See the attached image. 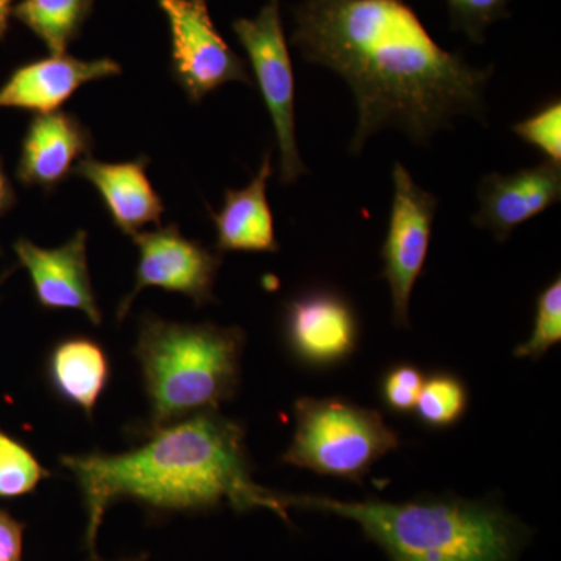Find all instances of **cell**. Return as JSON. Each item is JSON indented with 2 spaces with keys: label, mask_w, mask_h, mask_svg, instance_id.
Masks as SVG:
<instances>
[{
  "label": "cell",
  "mask_w": 561,
  "mask_h": 561,
  "mask_svg": "<svg viewBox=\"0 0 561 561\" xmlns=\"http://www.w3.org/2000/svg\"><path fill=\"white\" fill-rule=\"evenodd\" d=\"M291 16L290 43L302 60L331 69L353 91L351 153L387 127L426 146L457 116L485 124L493 66L478 69L443 49L405 0H302Z\"/></svg>",
  "instance_id": "6da1fadb"
},
{
  "label": "cell",
  "mask_w": 561,
  "mask_h": 561,
  "mask_svg": "<svg viewBox=\"0 0 561 561\" xmlns=\"http://www.w3.org/2000/svg\"><path fill=\"white\" fill-rule=\"evenodd\" d=\"M147 442L122 454L62 456L87 512L88 552L95 549L110 505L135 501L153 513H202L230 505L236 512L267 508L289 523L284 493L254 482L245 427L219 411L203 412L147 432Z\"/></svg>",
  "instance_id": "7a4b0ae2"
},
{
  "label": "cell",
  "mask_w": 561,
  "mask_h": 561,
  "mask_svg": "<svg viewBox=\"0 0 561 561\" xmlns=\"http://www.w3.org/2000/svg\"><path fill=\"white\" fill-rule=\"evenodd\" d=\"M289 508L350 519L390 561H516L529 530L491 501L420 497L405 502L339 501L284 494Z\"/></svg>",
  "instance_id": "3957f363"
},
{
  "label": "cell",
  "mask_w": 561,
  "mask_h": 561,
  "mask_svg": "<svg viewBox=\"0 0 561 561\" xmlns=\"http://www.w3.org/2000/svg\"><path fill=\"white\" fill-rule=\"evenodd\" d=\"M245 332L214 323H176L146 313L135 354L150 404L144 432L219 411L241 383Z\"/></svg>",
  "instance_id": "277c9868"
},
{
  "label": "cell",
  "mask_w": 561,
  "mask_h": 561,
  "mask_svg": "<svg viewBox=\"0 0 561 561\" xmlns=\"http://www.w3.org/2000/svg\"><path fill=\"white\" fill-rule=\"evenodd\" d=\"M294 416V437L280 461L328 478L362 483L376 461L401 445L381 413L343 398H298Z\"/></svg>",
  "instance_id": "5b68a950"
},
{
  "label": "cell",
  "mask_w": 561,
  "mask_h": 561,
  "mask_svg": "<svg viewBox=\"0 0 561 561\" xmlns=\"http://www.w3.org/2000/svg\"><path fill=\"white\" fill-rule=\"evenodd\" d=\"M238 36L253 68L262 101L271 114L279 149V183L291 186L308 173L298 151L295 76L289 44L280 21L279 0H268L253 20H236Z\"/></svg>",
  "instance_id": "8992f818"
},
{
  "label": "cell",
  "mask_w": 561,
  "mask_h": 561,
  "mask_svg": "<svg viewBox=\"0 0 561 561\" xmlns=\"http://www.w3.org/2000/svg\"><path fill=\"white\" fill-rule=\"evenodd\" d=\"M391 180L393 201L381 247V278L389 283L394 327L409 328L412 291L426 265L438 198L419 186L400 161L394 162Z\"/></svg>",
  "instance_id": "52a82bcc"
},
{
  "label": "cell",
  "mask_w": 561,
  "mask_h": 561,
  "mask_svg": "<svg viewBox=\"0 0 561 561\" xmlns=\"http://www.w3.org/2000/svg\"><path fill=\"white\" fill-rule=\"evenodd\" d=\"M158 5L171 28L173 79L192 103L230 81L253 87L247 62L217 31L206 0H158Z\"/></svg>",
  "instance_id": "ba28073f"
},
{
  "label": "cell",
  "mask_w": 561,
  "mask_h": 561,
  "mask_svg": "<svg viewBox=\"0 0 561 561\" xmlns=\"http://www.w3.org/2000/svg\"><path fill=\"white\" fill-rule=\"evenodd\" d=\"M131 239L138 247L139 262L135 286L117 309L119 323L130 312L139 291L147 287L186 295L195 306L216 302L214 284L224 254L187 239L175 224L158 227L154 231L136 232Z\"/></svg>",
  "instance_id": "9c48e42d"
},
{
  "label": "cell",
  "mask_w": 561,
  "mask_h": 561,
  "mask_svg": "<svg viewBox=\"0 0 561 561\" xmlns=\"http://www.w3.org/2000/svg\"><path fill=\"white\" fill-rule=\"evenodd\" d=\"M283 332L295 360L313 370H328L356 353L360 320L341 291L311 287L284 306Z\"/></svg>",
  "instance_id": "30bf717a"
},
{
  "label": "cell",
  "mask_w": 561,
  "mask_h": 561,
  "mask_svg": "<svg viewBox=\"0 0 561 561\" xmlns=\"http://www.w3.org/2000/svg\"><path fill=\"white\" fill-rule=\"evenodd\" d=\"M88 232L80 230L57 249H43L28 239H18L13 249L31 275L36 301L44 311H79L95 327L102 311L88 267Z\"/></svg>",
  "instance_id": "8fae6325"
},
{
  "label": "cell",
  "mask_w": 561,
  "mask_h": 561,
  "mask_svg": "<svg viewBox=\"0 0 561 561\" xmlns=\"http://www.w3.org/2000/svg\"><path fill=\"white\" fill-rule=\"evenodd\" d=\"M561 198V164L545 161L513 173H489L478 190L472 224L505 242L523 224L540 216Z\"/></svg>",
  "instance_id": "7c38bea8"
},
{
  "label": "cell",
  "mask_w": 561,
  "mask_h": 561,
  "mask_svg": "<svg viewBox=\"0 0 561 561\" xmlns=\"http://www.w3.org/2000/svg\"><path fill=\"white\" fill-rule=\"evenodd\" d=\"M113 58L80 60L72 55H49L11 70L0 87V108L47 114L58 111L84 84L121 76Z\"/></svg>",
  "instance_id": "4fadbf2b"
},
{
  "label": "cell",
  "mask_w": 561,
  "mask_h": 561,
  "mask_svg": "<svg viewBox=\"0 0 561 561\" xmlns=\"http://www.w3.org/2000/svg\"><path fill=\"white\" fill-rule=\"evenodd\" d=\"M92 147V133L76 114L61 110L36 114L22 139L16 179L22 186L51 194Z\"/></svg>",
  "instance_id": "5bb4252c"
},
{
  "label": "cell",
  "mask_w": 561,
  "mask_h": 561,
  "mask_svg": "<svg viewBox=\"0 0 561 561\" xmlns=\"http://www.w3.org/2000/svg\"><path fill=\"white\" fill-rule=\"evenodd\" d=\"M149 158L135 161L103 162L91 154L81 158L72 175L90 181L101 194L111 220L125 236H135L140 228L154 224L161 227L164 203L147 176Z\"/></svg>",
  "instance_id": "9a60e30c"
},
{
  "label": "cell",
  "mask_w": 561,
  "mask_h": 561,
  "mask_svg": "<svg viewBox=\"0 0 561 561\" xmlns=\"http://www.w3.org/2000/svg\"><path fill=\"white\" fill-rule=\"evenodd\" d=\"M273 173L272 150L265 151L260 171L241 191H225L219 213L209 209L216 227L219 253H278L275 220L268 205L267 187Z\"/></svg>",
  "instance_id": "2e32d148"
},
{
  "label": "cell",
  "mask_w": 561,
  "mask_h": 561,
  "mask_svg": "<svg viewBox=\"0 0 561 561\" xmlns=\"http://www.w3.org/2000/svg\"><path fill=\"white\" fill-rule=\"evenodd\" d=\"M46 368L55 393L92 419L111 376L101 343L83 335L65 339L51 348Z\"/></svg>",
  "instance_id": "e0dca14e"
},
{
  "label": "cell",
  "mask_w": 561,
  "mask_h": 561,
  "mask_svg": "<svg viewBox=\"0 0 561 561\" xmlns=\"http://www.w3.org/2000/svg\"><path fill=\"white\" fill-rule=\"evenodd\" d=\"M92 10L94 0H21L11 16L43 41L50 55H65Z\"/></svg>",
  "instance_id": "ac0fdd59"
},
{
  "label": "cell",
  "mask_w": 561,
  "mask_h": 561,
  "mask_svg": "<svg viewBox=\"0 0 561 561\" xmlns=\"http://www.w3.org/2000/svg\"><path fill=\"white\" fill-rule=\"evenodd\" d=\"M470 405V391L459 376L434 371L424 376L413 415L427 430L442 431L456 426Z\"/></svg>",
  "instance_id": "d6986e66"
},
{
  "label": "cell",
  "mask_w": 561,
  "mask_h": 561,
  "mask_svg": "<svg viewBox=\"0 0 561 561\" xmlns=\"http://www.w3.org/2000/svg\"><path fill=\"white\" fill-rule=\"evenodd\" d=\"M47 478L50 471L39 463L35 454L0 430V500L31 494Z\"/></svg>",
  "instance_id": "ffe728a7"
},
{
  "label": "cell",
  "mask_w": 561,
  "mask_h": 561,
  "mask_svg": "<svg viewBox=\"0 0 561 561\" xmlns=\"http://www.w3.org/2000/svg\"><path fill=\"white\" fill-rule=\"evenodd\" d=\"M561 341V278L557 276L538 294L535 301L534 330L530 337L516 346L519 359L540 360Z\"/></svg>",
  "instance_id": "44dd1931"
},
{
  "label": "cell",
  "mask_w": 561,
  "mask_h": 561,
  "mask_svg": "<svg viewBox=\"0 0 561 561\" xmlns=\"http://www.w3.org/2000/svg\"><path fill=\"white\" fill-rule=\"evenodd\" d=\"M512 131L527 146L540 151L546 161L561 164V101L551 99L529 117L513 124Z\"/></svg>",
  "instance_id": "7402d4cb"
},
{
  "label": "cell",
  "mask_w": 561,
  "mask_h": 561,
  "mask_svg": "<svg viewBox=\"0 0 561 561\" xmlns=\"http://www.w3.org/2000/svg\"><path fill=\"white\" fill-rule=\"evenodd\" d=\"M451 28L461 32L471 43L483 44L486 28L505 18H511L512 0H446Z\"/></svg>",
  "instance_id": "603a6c76"
},
{
  "label": "cell",
  "mask_w": 561,
  "mask_h": 561,
  "mask_svg": "<svg viewBox=\"0 0 561 561\" xmlns=\"http://www.w3.org/2000/svg\"><path fill=\"white\" fill-rule=\"evenodd\" d=\"M424 382V373L415 365L401 362L391 365L383 373L379 394L387 411L397 415H411L419 401L421 387Z\"/></svg>",
  "instance_id": "cb8c5ba5"
},
{
  "label": "cell",
  "mask_w": 561,
  "mask_h": 561,
  "mask_svg": "<svg viewBox=\"0 0 561 561\" xmlns=\"http://www.w3.org/2000/svg\"><path fill=\"white\" fill-rule=\"evenodd\" d=\"M27 524L0 508V561H24V531Z\"/></svg>",
  "instance_id": "d4e9b609"
},
{
  "label": "cell",
  "mask_w": 561,
  "mask_h": 561,
  "mask_svg": "<svg viewBox=\"0 0 561 561\" xmlns=\"http://www.w3.org/2000/svg\"><path fill=\"white\" fill-rule=\"evenodd\" d=\"M14 205H16V194H14L13 184L7 175L2 158H0V217L5 216Z\"/></svg>",
  "instance_id": "484cf974"
},
{
  "label": "cell",
  "mask_w": 561,
  "mask_h": 561,
  "mask_svg": "<svg viewBox=\"0 0 561 561\" xmlns=\"http://www.w3.org/2000/svg\"><path fill=\"white\" fill-rule=\"evenodd\" d=\"M14 0H0V41H5L7 35H9Z\"/></svg>",
  "instance_id": "4316f807"
},
{
  "label": "cell",
  "mask_w": 561,
  "mask_h": 561,
  "mask_svg": "<svg viewBox=\"0 0 561 561\" xmlns=\"http://www.w3.org/2000/svg\"><path fill=\"white\" fill-rule=\"evenodd\" d=\"M14 271H16V267H11L9 268V271L2 273V276H0V286H2V284L5 283L7 279H9V276Z\"/></svg>",
  "instance_id": "83f0119b"
},
{
  "label": "cell",
  "mask_w": 561,
  "mask_h": 561,
  "mask_svg": "<svg viewBox=\"0 0 561 561\" xmlns=\"http://www.w3.org/2000/svg\"><path fill=\"white\" fill-rule=\"evenodd\" d=\"M124 561H146V557H138V559L124 560Z\"/></svg>",
  "instance_id": "f1b7e54d"
},
{
  "label": "cell",
  "mask_w": 561,
  "mask_h": 561,
  "mask_svg": "<svg viewBox=\"0 0 561 561\" xmlns=\"http://www.w3.org/2000/svg\"><path fill=\"white\" fill-rule=\"evenodd\" d=\"M0 254H2V249H0Z\"/></svg>",
  "instance_id": "f546056e"
}]
</instances>
